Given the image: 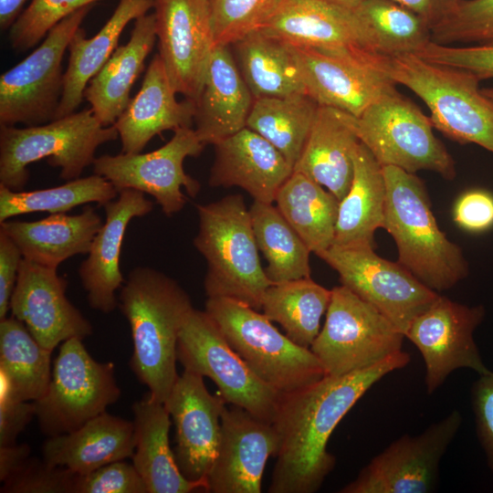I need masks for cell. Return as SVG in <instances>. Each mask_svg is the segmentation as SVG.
<instances>
[{
    "instance_id": "cell-1",
    "label": "cell",
    "mask_w": 493,
    "mask_h": 493,
    "mask_svg": "<svg viewBox=\"0 0 493 493\" xmlns=\"http://www.w3.org/2000/svg\"><path fill=\"white\" fill-rule=\"evenodd\" d=\"M410 360L402 350L366 369L325 375L307 387L281 393L272 423L279 445L268 492L318 491L336 464L327 446L338 424L369 389Z\"/></svg>"
},
{
    "instance_id": "cell-2",
    "label": "cell",
    "mask_w": 493,
    "mask_h": 493,
    "mask_svg": "<svg viewBox=\"0 0 493 493\" xmlns=\"http://www.w3.org/2000/svg\"><path fill=\"white\" fill-rule=\"evenodd\" d=\"M118 306L131 331V367L164 404L178 378L177 342L194 307L188 293L173 278L148 267H134L121 288Z\"/></svg>"
},
{
    "instance_id": "cell-3",
    "label": "cell",
    "mask_w": 493,
    "mask_h": 493,
    "mask_svg": "<svg viewBox=\"0 0 493 493\" xmlns=\"http://www.w3.org/2000/svg\"><path fill=\"white\" fill-rule=\"evenodd\" d=\"M384 228L393 238L398 262L435 292L453 288L468 274L459 246L439 228L431 201L415 173L383 166Z\"/></svg>"
},
{
    "instance_id": "cell-4",
    "label": "cell",
    "mask_w": 493,
    "mask_h": 493,
    "mask_svg": "<svg viewBox=\"0 0 493 493\" xmlns=\"http://www.w3.org/2000/svg\"><path fill=\"white\" fill-rule=\"evenodd\" d=\"M370 63L427 106L434 128L460 143L493 153V100L479 89L474 73L425 61L414 54H368Z\"/></svg>"
},
{
    "instance_id": "cell-5",
    "label": "cell",
    "mask_w": 493,
    "mask_h": 493,
    "mask_svg": "<svg viewBox=\"0 0 493 493\" xmlns=\"http://www.w3.org/2000/svg\"><path fill=\"white\" fill-rule=\"evenodd\" d=\"M198 232L194 245L206 261L207 298H226L261 309L272 285L262 267L249 208L241 194L196 205Z\"/></svg>"
},
{
    "instance_id": "cell-6",
    "label": "cell",
    "mask_w": 493,
    "mask_h": 493,
    "mask_svg": "<svg viewBox=\"0 0 493 493\" xmlns=\"http://www.w3.org/2000/svg\"><path fill=\"white\" fill-rule=\"evenodd\" d=\"M118 137L115 127L103 126L91 109L25 128L0 125V185L23 190L28 165L43 159L60 170L63 180L77 179L93 164L96 150Z\"/></svg>"
},
{
    "instance_id": "cell-7",
    "label": "cell",
    "mask_w": 493,
    "mask_h": 493,
    "mask_svg": "<svg viewBox=\"0 0 493 493\" xmlns=\"http://www.w3.org/2000/svg\"><path fill=\"white\" fill-rule=\"evenodd\" d=\"M205 310L253 372L280 393L302 389L326 375L310 348L279 332L264 313L226 298H207Z\"/></svg>"
},
{
    "instance_id": "cell-8",
    "label": "cell",
    "mask_w": 493,
    "mask_h": 493,
    "mask_svg": "<svg viewBox=\"0 0 493 493\" xmlns=\"http://www.w3.org/2000/svg\"><path fill=\"white\" fill-rule=\"evenodd\" d=\"M344 114L360 142L383 167L395 166L411 173L427 170L446 180L455 178V162L435 136L430 117L397 89L358 116Z\"/></svg>"
},
{
    "instance_id": "cell-9",
    "label": "cell",
    "mask_w": 493,
    "mask_h": 493,
    "mask_svg": "<svg viewBox=\"0 0 493 493\" xmlns=\"http://www.w3.org/2000/svg\"><path fill=\"white\" fill-rule=\"evenodd\" d=\"M82 341L62 342L48 387L35 402L39 428L47 437L77 430L121 397L114 363L97 362Z\"/></svg>"
},
{
    "instance_id": "cell-10",
    "label": "cell",
    "mask_w": 493,
    "mask_h": 493,
    "mask_svg": "<svg viewBox=\"0 0 493 493\" xmlns=\"http://www.w3.org/2000/svg\"><path fill=\"white\" fill-rule=\"evenodd\" d=\"M404 338L377 309L341 285L331 289L324 325L310 350L326 375L341 376L402 351Z\"/></svg>"
},
{
    "instance_id": "cell-11",
    "label": "cell",
    "mask_w": 493,
    "mask_h": 493,
    "mask_svg": "<svg viewBox=\"0 0 493 493\" xmlns=\"http://www.w3.org/2000/svg\"><path fill=\"white\" fill-rule=\"evenodd\" d=\"M177 360L185 371L210 378L226 404L273 423L281 393L253 372L205 310L194 308L188 316L179 335Z\"/></svg>"
},
{
    "instance_id": "cell-12",
    "label": "cell",
    "mask_w": 493,
    "mask_h": 493,
    "mask_svg": "<svg viewBox=\"0 0 493 493\" xmlns=\"http://www.w3.org/2000/svg\"><path fill=\"white\" fill-rule=\"evenodd\" d=\"M90 8L64 18L32 53L0 76V125L32 126L56 119L63 89V57Z\"/></svg>"
},
{
    "instance_id": "cell-13",
    "label": "cell",
    "mask_w": 493,
    "mask_h": 493,
    "mask_svg": "<svg viewBox=\"0 0 493 493\" xmlns=\"http://www.w3.org/2000/svg\"><path fill=\"white\" fill-rule=\"evenodd\" d=\"M371 246L332 245L318 256L349 288L384 315L404 335L413 320L440 296L398 261L379 257Z\"/></svg>"
},
{
    "instance_id": "cell-14",
    "label": "cell",
    "mask_w": 493,
    "mask_h": 493,
    "mask_svg": "<svg viewBox=\"0 0 493 493\" xmlns=\"http://www.w3.org/2000/svg\"><path fill=\"white\" fill-rule=\"evenodd\" d=\"M205 144L192 127L173 131L163 146L150 152L104 154L93 162V173L103 176L120 192L132 189L152 195L167 216L183 210L186 196L200 191L197 180L184 169L187 157H197Z\"/></svg>"
},
{
    "instance_id": "cell-15",
    "label": "cell",
    "mask_w": 493,
    "mask_h": 493,
    "mask_svg": "<svg viewBox=\"0 0 493 493\" xmlns=\"http://www.w3.org/2000/svg\"><path fill=\"white\" fill-rule=\"evenodd\" d=\"M462 424L454 410L417 435H404L375 456L341 493H428L439 480L441 460Z\"/></svg>"
},
{
    "instance_id": "cell-16",
    "label": "cell",
    "mask_w": 493,
    "mask_h": 493,
    "mask_svg": "<svg viewBox=\"0 0 493 493\" xmlns=\"http://www.w3.org/2000/svg\"><path fill=\"white\" fill-rule=\"evenodd\" d=\"M484 316L481 305L467 306L440 295L410 323L404 337L422 355L428 394L457 369L467 368L479 375L489 371L474 340V331Z\"/></svg>"
},
{
    "instance_id": "cell-17",
    "label": "cell",
    "mask_w": 493,
    "mask_h": 493,
    "mask_svg": "<svg viewBox=\"0 0 493 493\" xmlns=\"http://www.w3.org/2000/svg\"><path fill=\"white\" fill-rule=\"evenodd\" d=\"M293 47L306 93L319 105L358 116L396 89V83L370 63V50Z\"/></svg>"
},
{
    "instance_id": "cell-18",
    "label": "cell",
    "mask_w": 493,
    "mask_h": 493,
    "mask_svg": "<svg viewBox=\"0 0 493 493\" xmlns=\"http://www.w3.org/2000/svg\"><path fill=\"white\" fill-rule=\"evenodd\" d=\"M159 55L176 93L196 101L215 46L209 0H154Z\"/></svg>"
},
{
    "instance_id": "cell-19",
    "label": "cell",
    "mask_w": 493,
    "mask_h": 493,
    "mask_svg": "<svg viewBox=\"0 0 493 493\" xmlns=\"http://www.w3.org/2000/svg\"><path fill=\"white\" fill-rule=\"evenodd\" d=\"M257 29L296 47L378 52L357 11L329 0H276Z\"/></svg>"
},
{
    "instance_id": "cell-20",
    "label": "cell",
    "mask_w": 493,
    "mask_h": 493,
    "mask_svg": "<svg viewBox=\"0 0 493 493\" xmlns=\"http://www.w3.org/2000/svg\"><path fill=\"white\" fill-rule=\"evenodd\" d=\"M226 404L220 394L209 393L204 376L185 370L164 403L175 425L176 464L191 481H206L217 455Z\"/></svg>"
},
{
    "instance_id": "cell-21",
    "label": "cell",
    "mask_w": 493,
    "mask_h": 493,
    "mask_svg": "<svg viewBox=\"0 0 493 493\" xmlns=\"http://www.w3.org/2000/svg\"><path fill=\"white\" fill-rule=\"evenodd\" d=\"M67 285L56 268L23 258L10 299L12 316L51 351L68 339L84 340L93 332L89 320L68 299Z\"/></svg>"
},
{
    "instance_id": "cell-22",
    "label": "cell",
    "mask_w": 493,
    "mask_h": 493,
    "mask_svg": "<svg viewBox=\"0 0 493 493\" xmlns=\"http://www.w3.org/2000/svg\"><path fill=\"white\" fill-rule=\"evenodd\" d=\"M272 424L246 409L226 405L221 415L216 457L207 474V492L260 493L266 464L278 450Z\"/></svg>"
},
{
    "instance_id": "cell-23",
    "label": "cell",
    "mask_w": 493,
    "mask_h": 493,
    "mask_svg": "<svg viewBox=\"0 0 493 493\" xmlns=\"http://www.w3.org/2000/svg\"><path fill=\"white\" fill-rule=\"evenodd\" d=\"M103 207L105 222L79 266V276L90 308L107 314L118 306L116 291L124 283L120 259L125 232L131 220L148 215L153 204L144 193L125 189Z\"/></svg>"
},
{
    "instance_id": "cell-24",
    "label": "cell",
    "mask_w": 493,
    "mask_h": 493,
    "mask_svg": "<svg viewBox=\"0 0 493 493\" xmlns=\"http://www.w3.org/2000/svg\"><path fill=\"white\" fill-rule=\"evenodd\" d=\"M211 187L238 186L254 201L273 204L293 173L285 157L265 138L245 127L214 145Z\"/></svg>"
},
{
    "instance_id": "cell-25",
    "label": "cell",
    "mask_w": 493,
    "mask_h": 493,
    "mask_svg": "<svg viewBox=\"0 0 493 493\" xmlns=\"http://www.w3.org/2000/svg\"><path fill=\"white\" fill-rule=\"evenodd\" d=\"M176 94L164 64L156 54L139 91L113 124L121 139V152H142L163 131L192 127L195 102L189 99L179 101Z\"/></svg>"
},
{
    "instance_id": "cell-26",
    "label": "cell",
    "mask_w": 493,
    "mask_h": 493,
    "mask_svg": "<svg viewBox=\"0 0 493 493\" xmlns=\"http://www.w3.org/2000/svg\"><path fill=\"white\" fill-rule=\"evenodd\" d=\"M254 100L231 47L215 45L195 101L194 131L200 141L215 145L244 129Z\"/></svg>"
},
{
    "instance_id": "cell-27",
    "label": "cell",
    "mask_w": 493,
    "mask_h": 493,
    "mask_svg": "<svg viewBox=\"0 0 493 493\" xmlns=\"http://www.w3.org/2000/svg\"><path fill=\"white\" fill-rule=\"evenodd\" d=\"M94 207L78 215L51 214L37 221L6 220L0 231L19 247L23 257L50 268L76 255H87L102 226Z\"/></svg>"
},
{
    "instance_id": "cell-28",
    "label": "cell",
    "mask_w": 493,
    "mask_h": 493,
    "mask_svg": "<svg viewBox=\"0 0 493 493\" xmlns=\"http://www.w3.org/2000/svg\"><path fill=\"white\" fill-rule=\"evenodd\" d=\"M134 451L132 464L148 493L207 492V482L191 481L181 473L170 447L171 416L164 404L149 394L132 405Z\"/></svg>"
},
{
    "instance_id": "cell-29",
    "label": "cell",
    "mask_w": 493,
    "mask_h": 493,
    "mask_svg": "<svg viewBox=\"0 0 493 493\" xmlns=\"http://www.w3.org/2000/svg\"><path fill=\"white\" fill-rule=\"evenodd\" d=\"M360 142L343 111L319 105L293 171L314 180L341 201L352 182L353 157Z\"/></svg>"
},
{
    "instance_id": "cell-30",
    "label": "cell",
    "mask_w": 493,
    "mask_h": 493,
    "mask_svg": "<svg viewBox=\"0 0 493 493\" xmlns=\"http://www.w3.org/2000/svg\"><path fill=\"white\" fill-rule=\"evenodd\" d=\"M133 451V422L107 412L71 433L47 437L42 446L43 458L48 464L79 475L131 457Z\"/></svg>"
},
{
    "instance_id": "cell-31",
    "label": "cell",
    "mask_w": 493,
    "mask_h": 493,
    "mask_svg": "<svg viewBox=\"0 0 493 493\" xmlns=\"http://www.w3.org/2000/svg\"><path fill=\"white\" fill-rule=\"evenodd\" d=\"M156 38L154 14L139 16L130 40L115 49L88 83L83 98L103 126H112L126 109L131 100V89L143 71L145 59Z\"/></svg>"
},
{
    "instance_id": "cell-32",
    "label": "cell",
    "mask_w": 493,
    "mask_h": 493,
    "mask_svg": "<svg viewBox=\"0 0 493 493\" xmlns=\"http://www.w3.org/2000/svg\"><path fill=\"white\" fill-rule=\"evenodd\" d=\"M153 5L154 0H120L111 16L95 36L87 38L81 27L76 31L68 47V62L63 75L56 119L76 111L84 99L88 83L118 47L125 26L131 20L146 15Z\"/></svg>"
},
{
    "instance_id": "cell-33",
    "label": "cell",
    "mask_w": 493,
    "mask_h": 493,
    "mask_svg": "<svg viewBox=\"0 0 493 493\" xmlns=\"http://www.w3.org/2000/svg\"><path fill=\"white\" fill-rule=\"evenodd\" d=\"M351 187L340 201L334 246L374 247V233L383 227L386 185L383 166L360 142L353 157Z\"/></svg>"
},
{
    "instance_id": "cell-34",
    "label": "cell",
    "mask_w": 493,
    "mask_h": 493,
    "mask_svg": "<svg viewBox=\"0 0 493 493\" xmlns=\"http://www.w3.org/2000/svg\"><path fill=\"white\" fill-rule=\"evenodd\" d=\"M230 47L254 99L306 93L292 45L256 29Z\"/></svg>"
},
{
    "instance_id": "cell-35",
    "label": "cell",
    "mask_w": 493,
    "mask_h": 493,
    "mask_svg": "<svg viewBox=\"0 0 493 493\" xmlns=\"http://www.w3.org/2000/svg\"><path fill=\"white\" fill-rule=\"evenodd\" d=\"M51 352L14 316L0 320V398L40 399L51 380Z\"/></svg>"
},
{
    "instance_id": "cell-36",
    "label": "cell",
    "mask_w": 493,
    "mask_h": 493,
    "mask_svg": "<svg viewBox=\"0 0 493 493\" xmlns=\"http://www.w3.org/2000/svg\"><path fill=\"white\" fill-rule=\"evenodd\" d=\"M274 203L315 255L333 245L340 201L320 184L293 171Z\"/></svg>"
},
{
    "instance_id": "cell-37",
    "label": "cell",
    "mask_w": 493,
    "mask_h": 493,
    "mask_svg": "<svg viewBox=\"0 0 493 493\" xmlns=\"http://www.w3.org/2000/svg\"><path fill=\"white\" fill-rule=\"evenodd\" d=\"M331 289L303 278L270 285L265 291L261 309L281 325L286 335L299 346L310 348L320 331Z\"/></svg>"
},
{
    "instance_id": "cell-38",
    "label": "cell",
    "mask_w": 493,
    "mask_h": 493,
    "mask_svg": "<svg viewBox=\"0 0 493 493\" xmlns=\"http://www.w3.org/2000/svg\"><path fill=\"white\" fill-rule=\"evenodd\" d=\"M318 107L307 93L255 99L246 127L269 142L294 168Z\"/></svg>"
},
{
    "instance_id": "cell-39",
    "label": "cell",
    "mask_w": 493,
    "mask_h": 493,
    "mask_svg": "<svg viewBox=\"0 0 493 493\" xmlns=\"http://www.w3.org/2000/svg\"><path fill=\"white\" fill-rule=\"evenodd\" d=\"M249 212L258 250L267 262L264 269L272 284L310 278L311 251L277 206L253 201Z\"/></svg>"
},
{
    "instance_id": "cell-40",
    "label": "cell",
    "mask_w": 493,
    "mask_h": 493,
    "mask_svg": "<svg viewBox=\"0 0 493 493\" xmlns=\"http://www.w3.org/2000/svg\"><path fill=\"white\" fill-rule=\"evenodd\" d=\"M118 194L110 182L95 173L33 191H15L0 185V223L30 213H66L89 203L104 205Z\"/></svg>"
},
{
    "instance_id": "cell-41",
    "label": "cell",
    "mask_w": 493,
    "mask_h": 493,
    "mask_svg": "<svg viewBox=\"0 0 493 493\" xmlns=\"http://www.w3.org/2000/svg\"><path fill=\"white\" fill-rule=\"evenodd\" d=\"M354 9L372 29L379 53L415 54L431 41L427 23L395 2L363 0Z\"/></svg>"
},
{
    "instance_id": "cell-42",
    "label": "cell",
    "mask_w": 493,
    "mask_h": 493,
    "mask_svg": "<svg viewBox=\"0 0 493 493\" xmlns=\"http://www.w3.org/2000/svg\"><path fill=\"white\" fill-rule=\"evenodd\" d=\"M441 45H493V0H457L455 8L431 29Z\"/></svg>"
},
{
    "instance_id": "cell-43",
    "label": "cell",
    "mask_w": 493,
    "mask_h": 493,
    "mask_svg": "<svg viewBox=\"0 0 493 493\" xmlns=\"http://www.w3.org/2000/svg\"><path fill=\"white\" fill-rule=\"evenodd\" d=\"M98 1L101 0H31L9 28L12 48L26 51L35 47L64 18Z\"/></svg>"
},
{
    "instance_id": "cell-44",
    "label": "cell",
    "mask_w": 493,
    "mask_h": 493,
    "mask_svg": "<svg viewBox=\"0 0 493 493\" xmlns=\"http://www.w3.org/2000/svg\"><path fill=\"white\" fill-rule=\"evenodd\" d=\"M276 0H209L215 45L231 46L257 29Z\"/></svg>"
},
{
    "instance_id": "cell-45",
    "label": "cell",
    "mask_w": 493,
    "mask_h": 493,
    "mask_svg": "<svg viewBox=\"0 0 493 493\" xmlns=\"http://www.w3.org/2000/svg\"><path fill=\"white\" fill-rule=\"evenodd\" d=\"M76 473L52 466L44 458L30 456L25 465L4 481L2 493H73Z\"/></svg>"
},
{
    "instance_id": "cell-46",
    "label": "cell",
    "mask_w": 493,
    "mask_h": 493,
    "mask_svg": "<svg viewBox=\"0 0 493 493\" xmlns=\"http://www.w3.org/2000/svg\"><path fill=\"white\" fill-rule=\"evenodd\" d=\"M73 493H148V489L133 464L119 460L77 474Z\"/></svg>"
},
{
    "instance_id": "cell-47",
    "label": "cell",
    "mask_w": 493,
    "mask_h": 493,
    "mask_svg": "<svg viewBox=\"0 0 493 493\" xmlns=\"http://www.w3.org/2000/svg\"><path fill=\"white\" fill-rule=\"evenodd\" d=\"M414 55L428 62L468 70L480 80L493 79V45L450 47L430 41Z\"/></svg>"
},
{
    "instance_id": "cell-48",
    "label": "cell",
    "mask_w": 493,
    "mask_h": 493,
    "mask_svg": "<svg viewBox=\"0 0 493 493\" xmlns=\"http://www.w3.org/2000/svg\"><path fill=\"white\" fill-rule=\"evenodd\" d=\"M477 434L493 472V372L480 374L471 388Z\"/></svg>"
},
{
    "instance_id": "cell-49",
    "label": "cell",
    "mask_w": 493,
    "mask_h": 493,
    "mask_svg": "<svg viewBox=\"0 0 493 493\" xmlns=\"http://www.w3.org/2000/svg\"><path fill=\"white\" fill-rule=\"evenodd\" d=\"M455 223L471 233H481L493 227V194L483 189L465 192L453 209Z\"/></svg>"
},
{
    "instance_id": "cell-50",
    "label": "cell",
    "mask_w": 493,
    "mask_h": 493,
    "mask_svg": "<svg viewBox=\"0 0 493 493\" xmlns=\"http://www.w3.org/2000/svg\"><path fill=\"white\" fill-rule=\"evenodd\" d=\"M23 255L16 244L0 231V320L6 317Z\"/></svg>"
},
{
    "instance_id": "cell-51",
    "label": "cell",
    "mask_w": 493,
    "mask_h": 493,
    "mask_svg": "<svg viewBox=\"0 0 493 493\" xmlns=\"http://www.w3.org/2000/svg\"><path fill=\"white\" fill-rule=\"evenodd\" d=\"M35 416V402L0 398V446L16 444Z\"/></svg>"
},
{
    "instance_id": "cell-52",
    "label": "cell",
    "mask_w": 493,
    "mask_h": 493,
    "mask_svg": "<svg viewBox=\"0 0 493 493\" xmlns=\"http://www.w3.org/2000/svg\"><path fill=\"white\" fill-rule=\"evenodd\" d=\"M422 17L432 29L456 6L457 0H391Z\"/></svg>"
},
{
    "instance_id": "cell-53",
    "label": "cell",
    "mask_w": 493,
    "mask_h": 493,
    "mask_svg": "<svg viewBox=\"0 0 493 493\" xmlns=\"http://www.w3.org/2000/svg\"><path fill=\"white\" fill-rule=\"evenodd\" d=\"M30 453V446L25 443L0 446L1 482L18 471L31 456Z\"/></svg>"
},
{
    "instance_id": "cell-54",
    "label": "cell",
    "mask_w": 493,
    "mask_h": 493,
    "mask_svg": "<svg viewBox=\"0 0 493 493\" xmlns=\"http://www.w3.org/2000/svg\"><path fill=\"white\" fill-rule=\"evenodd\" d=\"M27 0H0V27L9 29L19 15Z\"/></svg>"
},
{
    "instance_id": "cell-55",
    "label": "cell",
    "mask_w": 493,
    "mask_h": 493,
    "mask_svg": "<svg viewBox=\"0 0 493 493\" xmlns=\"http://www.w3.org/2000/svg\"><path fill=\"white\" fill-rule=\"evenodd\" d=\"M350 8H356L363 0H329Z\"/></svg>"
},
{
    "instance_id": "cell-56",
    "label": "cell",
    "mask_w": 493,
    "mask_h": 493,
    "mask_svg": "<svg viewBox=\"0 0 493 493\" xmlns=\"http://www.w3.org/2000/svg\"><path fill=\"white\" fill-rule=\"evenodd\" d=\"M482 92L488 97L489 99L493 100V89H483Z\"/></svg>"
}]
</instances>
